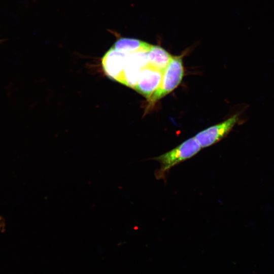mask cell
I'll list each match as a JSON object with an SVG mask.
<instances>
[{
  "mask_svg": "<svg viewBox=\"0 0 274 274\" xmlns=\"http://www.w3.org/2000/svg\"><path fill=\"white\" fill-rule=\"evenodd\" d=\"M201 147L194 137L183 142L173 149L153 159L160 164L159 169L155 171L157 179H165L168 172L173 167L195 155Z\"/></svg>",
  "mask_w": 274,
  "mask_h": 274,
  "instance_id": "1",
  "label": "cell"
},
{
  "mask_svg": "<svg viewBox=\"0 0 274 274\" xmlns=\"http://www.w3.org/2000/svg\"><path fill=\"white\" fill-rule=\"evenodd\" d=\"M183 61L180 56L172 57L162 72L160 84L148 99V108L152 107L159 99L173 91L181 83L184 76Z\"/></svg>",
  "mask_w": 274,
  "mask_h": 274,
  "instance_id": "2",
  "label": "cell"
},
{
  "mask_svg": "<svg viewBox=\"0 0 274 274\" xmlns=\"http://www.w3.org/2000/svg\"><path fill=\"white\" fill-rule=\"evenodd\" d=\"M238 120L239 115L236 114L226 120L198 132L194 138L202 148L211 146L225 138Z\"/></svg>",
  "mask_w": 274,
  "mask_h": 274,
  "instance_id": "3",
  "label": "cell"
},
{
  "mask_svg": "<svg viewBox=\"0 0 274 274\" xmlns=\"http://www.w3.org/2000/svg\"><path fill=\"white\" fill-rule=\"evenodd\" d=\"M148 63L146 52L127 53L121 83L133 88L142 67Z\"/></svg>",
  "mask_w": 274,
  "mask_h": 274,
  "instance_id": "4",
  "label": "cell"
},
{
  "mask_svg": "<svg viewBox=\"0 0 274 274\" xmlns=\"http://www.w3.org/2000/svg\"><path fill=\"white\" fill-rule=\"evenodd\" d=\"M162 76L161 71L148 63L142 67L133 89L149 99L159 86Z\"/></svg>",
  "mask_w": 274,
  "mask_h": 274,
  "instance_id": "5",
  "label": "cell"
},
{
  "mask_svg": "<svg viewBox=\"0 0 274 274\" xmlns=\"http://www.w3.org/2000/svg\"><path fill=\"white\" fill-rule=\"evenodd\" d=\"M127 53L118 51L112 47L101 58L105 75L111 80L122 83Z\"/></svg>",
  "mask_w": 274,
  "mask_h": 274,
  "instance_id": "6",
  "label": "cell"
},
{
  "mask_svg": "<svg viewBox=\"0 0 274 274\" xmlns=\"http://www.w3.org/2000/svg\"><path fill=\"white\" fill-rule=\"evenodd\" d=\"M147 56L149 64L162 72L173 57L164 49L158 45H151L147 52Z\"/></svg>",
  "mask_w": 274,
  "mask_h": 274,
  "instance_id": "7",
  "label": "cell"
},
{
  "mask_svg": "<svg viewBox=\"0 0 274 274\" xmlns=\"http://www.w3.org/2000/svg\"><path fill=\"white\" fill-rule=\"evenodd\" d=\"M150 46V44L138 39L121 38L115 42L112 47L122 52L132 53L138 51L147 52Z\"/></svg>",
  "mask_w": 274,
  "mask_h": 274,
  "instance_id": "8",
  "label": "cell"
},
{
  "mask_svg": "<svg viewBox=\"0 0 274 274\" xmlns=\"http://www.w3.org/2000/svg\"><path fill=\"white\" fill-rule=\"evenodd\" d=\"M5 41V40L0 39V44L3 43Z\"/></svg>",
  "mask_w": 274,
  "mask_h": 274,
  "instance_id": "9",
  "label": "cell"
}]
</instances>
